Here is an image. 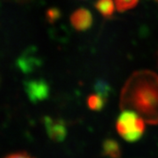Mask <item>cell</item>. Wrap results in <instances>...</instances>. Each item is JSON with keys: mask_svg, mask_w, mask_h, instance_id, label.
<instances>
[{"mask_svg": "<svg viewBox=\"0 0 158 158\" xmlns=\"http://www.w3.org/2000/svg\"><path fill=\"white\" fill-rule=\"evenodd\" d=\"M139 0H114L115 6L118 11H125L135 7Z\"/></svg>", "mask_w": 158, "mask_h": 158, "instance_id": "cell-9", "label": "cell"}, {"mask_svg": "<svg viewBox=\"0 0 158 158\" xmlns=\"http://www.w3.org/2000/svg\"><path fill=\"white\" fill-rule=\"evenodd\" d=\"M145 120L135 112L123 110L118 116L116 129L125 141L135 142L140 140L145 132Z\"/></svg>", "mask_w": 158, "mask_h": 158, "instance_id": "cell-2", "label": "cell"}, {"mask_svg": "<svg viewBox=\"0 0 158 158\" xmlns=\"http://www.w3.org/2000/svg\"><path fill=\"white\" fill-rule=\"evenodd\" d=\"M120 107L137 113L148 124H158V76L148 70L134 73L125 84Z\"/></svg>", "mask_w": 158, "mask_h": 158, "instance_id": "cell-1", "label": "cell"}, {"mask_svg": "<svg viewBox=\"0 0 158 158\" xmlns=\"http://www.w3.org/2000/svg\"><path fill=\"white\" fill-rule=\"evenodd\" d=\"M5 158H34L32 156L28 155L27 153L26 152H19L15 153V154H11L10 156H6Z\"/></svg>", "mask_w": 158, "mask_h": 158, "instance_id": "cell-10", "label": "cell"}, {"mask_svg": "<svg viewBox=\"0 0 158 158\" xmlns=\"http://www.w3.org/2000/svg\"><path fill=\"white\" fill-rule=\"evenodd\" d=\"M27 93L32 101H38L47 97L48 87L42 81H31L26 85Z\"/></svg>", "mask_w": 158, "mask_h": 158, "instance_id": "cell-4", "label": "cell"}, {"mask_svg": "<svg viewBox=\"0 0 158 158\" xmlns=\"http://www.w3.org/2000/svg\"><path fill=\"white\" fill-rule=\"evenodd\" d=\"M113 0H97L95 7L103 17L109 19L113 15L115 10Z\"/></svg>", "mask_w": 158, "mask_h": 158, "instance_id": "cell-6", "label": "cell"}, {"mask_svg": "<svg viewBox=\"0 0 158 158\" xmlns=\"http://www.w3.org/2000/svg\"><path fill=\"white\" fill-rule=\"evenodd\" d=\"M103 153L111 158L120 157V148L118 142L113 140H107L103 144Z\"/></svg>", "mask_w": 158, "mask_h": 158, "instance_id": "cell-7", "label": "cell"}, {"mask_svg": "<svg viewBox=\"0 0 158 158\" xmlns=\"http://www.w3.org/2000/svg\"><path fill=\"white\" fill-rule=\"evenodd\" d=\"M70 22L77 31H86L92 26L93 18L91 12L85 8H80L75 11L70 17Z\"/></svg>", "mask_w": 158, "mask_h": 158, "instance_id": "cell-3", "label": "cell"}, {"mask_svg": "<svg viewBox=\"0 0 158 158\" xmlns=\"http://www.w3.org/2000/svg\"><path fill=\"white\" fill-rule=\"evenodd\" d=\"M106 97L104 93L99 94H92L88 98V106L93 111H100L105 106Z\"/></svg>", "mask_w": 158, "mask_h": 158, "instance_id": "cell-8", "label": "cell"}, {"mask_svg": "<svg viewBox=\"0 0 158 158\" xmlns=\"http://www.w3.org/2000/svg\"><path fill=\"white\" fill-rule=\"evenodd\" d=\"M46 127L48 135L52 139L55 140H61L65 136V128L59 122H56L51 119L46 120Z\"/></svg>", "mask_w": 158, "mask_h": 158, "instance_id": "cell-5", "label": "cell"}]
</instances>
